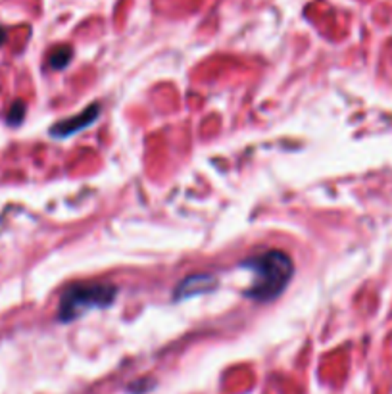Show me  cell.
I'll return each mask as SVG.
<instances>
[{
  "instance_id": "cell-1",
  "label": "cell",
  "mask_w": 392,
  "mask_h": 394,
  "mask_svg": "<svg viewBox=\"0 0 392 394\" xmlns=\"http://www.w3.org/2000/svg\"><path fill=\"white\" fill-rule=\"evenodd\" d=\"M242 265L252 270V283L244 290V296L256 302L275 300L291 283L294 273L292 258L283 250H269L266 254L254 256Z\"/></svg>"
},
{
  "instance_id": "cell-2",
  "label": "cell",
  "mask_w": 392,
  "mask_h": 394,
  "mask_svg": "<svg viewBox=\"0 0 392 394\" xmlns=\"http://www.w3.org/2000/svg\"><path fill=\"white\" fill-rule=\"evenodd\" d=\"M117 296V288L110 283H76L64 290L60 298L58 320L62 323L79 320L99 308H108Z\"/></svg>"
},
{
  "instance_id": "cell-3",
  "label": "cell",
  "mask_w": 392,
  "mask_h": 394,
  "mask_svg": "<svg viewBox=\"0 0 392 394\" xmlns=\"http://www.w3.org/2000/svg\"><path fill=\"white\" fill-rule=\"evenodd\" d=\"M99 114H101V106H99V104H92V106H89L87 110H83L81 114L74 115V117H67L64 122L54 125L51 129V135L52 137H60V139L71 137V135H76V133L83 131L85 127L94 124V120L99 117Z\"/></svg>"
},
{
  "instance_id": "cell-4",
  "label": "cell",
  "mask_w": 392,
  "mask_h": 394,
  "mask_svg": "<svg viewBox=\"0 0 392 394\" xmlns=\"http://www.w3.org/2000/svg\"><path fill=\"white\" fill-rule=\"evenodd\" d=\"M217 285V279L214 275L208 273H198V275H191L187 277L183 283H179L176 288V300H187L192 296L202 295V293H208Z\"/></svg>"
},
{
  "instance_id": "cell-5",
  "label": "cell",
  "mask_w": 392,
  "mask_h": 394,
  "mask_svg": "<svg viewBox=\"0 0 392 394\" xmlns=\"http://www.w3.org/2000/svg\"><path fill=\"white\" fill-rule=\"evenodd\" d=\"M69 60H71V49L69 47H58V49H54L51 52L49 64L54 69H64L69 64Z\"/></svg>"
},
{
  "instance_id": "cell-6",
  "label": "cell",
  "mask_w": 392,
  "mask_h": 394,
  "mask_svg": "<svg viewBox=\"0 0 392 394\" xmlns=\"http://www.w3.org/2000/svg\"><path fill=\"white\" fill-rule=\"evenodd\" d=\"M24 115H26V104L24 102H14L12 108L8 110V115H6V122L10 125H17L22 124V120H24Z\"/></svg>"
},
{
  "instance_id": "cell-7",
  "label": "cell",
  "mask_w": 392,
  "mask_h": 394,
  "mask_svg": "<svg viewBox=\"0 0 392 394\" xmlns=\"http://www.w3.org/2000/svg\"><path fill=\"white\" fill-rule=\"evenodd\" d=\"M154 385L152 381H148V379H144V381H141V383H137V385H131L129 386V393H133V394H141V393H146L151 386Z\"/></svg>"
},
{
  "instance_id": "cell-8",
  "label": "cell",
  "mask_w": 392,
  "mask_h": 394,
  "mask_svg": "<svg viewBox=\"0 0 392 394\" xmlns=\"http://www.w3.org/2000/svg\"><path fill=\"white\" fill-rule=\"evenodd\" d=\"M4 39H6V31H4V29L0 27V44L4 42Z\"/></svg>"
}]
</instances>
